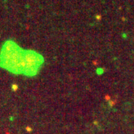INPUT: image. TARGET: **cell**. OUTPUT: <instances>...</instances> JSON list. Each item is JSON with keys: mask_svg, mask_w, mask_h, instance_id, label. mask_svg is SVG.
<instances>
[{"mask_svg": "<svg viewBox=\"0 0 134 134\" xmlns=\"http://www.w3.org/2000/svg\"><path fill=\"white\" fill-rule=\"evenodd\" d=\"M27 64V51L22 50L13 41H7L0 54V65L14 74H25Z\"/></svg>", "mask_w": 134, "mask_h": 134, "instance_id": "cell-1", "label": "cell"}, {"mask_svg": "<svg viewBox=\"0 0 134 134\" xmlns=\"http://www.w3.org/2000/svg\"><path fill=\"white\" fill-rule=\"evenodd\" d=\"M17 88H18V86H17V85H16V84H15V85H13V90L16 91V89H17Z\"/></svg>", "mask_w": 134, "mask_h": 134, "instance_id": "cell-2", "label": "cell"}]
</instances>
